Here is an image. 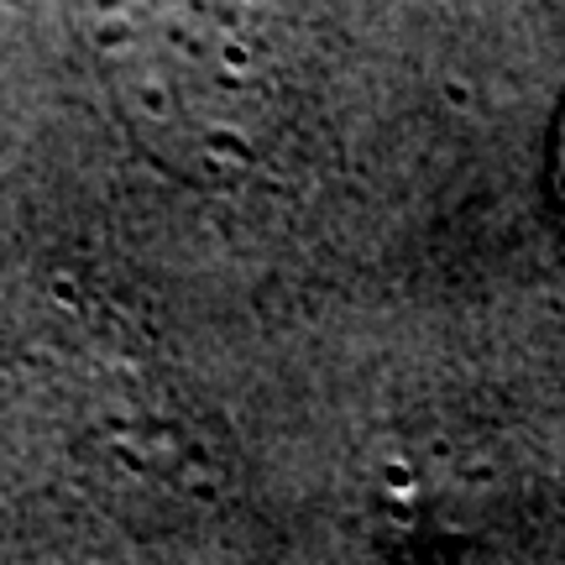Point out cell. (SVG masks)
Wrapping results in <instances>:
<instances>
[{
	"label": "cell",
	"mask_w": 565,
	"mask_h": 565,
	"mask_svg": "<svg viewBox=\"0 0 565 565\" xmlns=\"http://www.w3.org/2000/svg\"><path fill=\"white\" fill-rule=\"evenodd\" d=\"M236 42V26L204 0H126L105 21V74L162 158L189 168L252 158L263 95Z\"/></svg>",
	"instance_id": "obj_1"
}]
</instances>
